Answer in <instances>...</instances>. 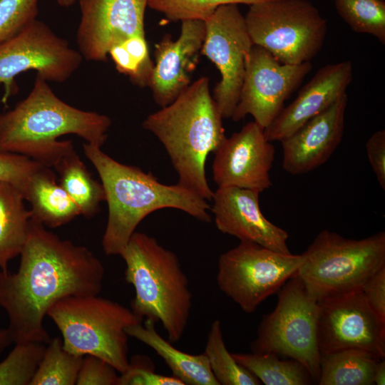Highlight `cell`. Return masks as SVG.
<instances>
[{
  "label": "cell",
  "mask_w": 385,
  "mask_h": 385,
  "mask_svg": "<svg viewBox=\"0 0 385 385\" xmlns=\"http://www.w3.org/2000/svg\"><path fill=\"white\" fill-rule=\"evenodd\" d=\"M235 361L265 385L314 383L308 370L294 359L282 360L274 353H232Z\"/></svg>",
  "instance_id": "cell-26"
},
{
  "label": "cell",
  "mask_w": 385,
  "mask_h": 385,
  "mask_svg": "<svg viewBox=\"0 0 385 385\" xmlns=\"http://www.w3.org/2000/svg\"><path fill=\"white\" fill-rule=\"evenodd\" d=\"M205 23L201 53L216 66L220 73V81L212 96L222 118H231L239 101L246 62L253 43L238 4L219 6Z\"/></svg>",
  "instance_id": "cell-12"
},
{
  "label": "cell",
  "mask_w": 385,
  "mask_h": 385,
  "mask_svg": "<svg viewBox=\"0 0 385 385\" xmlns=\"http://www.w3.org/2000/svg\"><path fill=\"white\" fill-rule=\"evenodd\" d=\"M14 344L0 362V385H30L42 359L46 344L23 342Z\"/></svg>",
  "instance_id": "cell-31"
},
{
  "label": "cell",
  "mask_w": 385,
  "mask_h": 385,
  "mask_svg": "<svg viewBox=\"0 0 385 385\" xmlns=\"http://www.w3.org/2000/svg\"><path fill=\"white\" fill-rule=\"evenodd\" d=\"M303 255L278 252L251 242H240L218 260L220 289L246 313H252L294 276Z\"/></svg>",
  "instance_id": "cell-10"
},
{
  "label": "cell",
  "mask_w": 385,
  "mask_h": 385,
  "mask_svg": "<svg viewBox=\"0 0 385 385\" xmlns=\"http://www.w3.org/2000/svg\"><path fill=\"white\" fill-rule=\"evenodd\" d=\"M374 383L377 385L385 384V361L384 359H380L376 366Z\"/></svg>",
  "instance_id": "cell-39"
},
{
  "label": "cell",
  "mask_w": 385,
  "mask_h": 385,
  "mask_svg": "<svg viewBox=\"0 0 385 385\" xmlns=\"http://www.w3.org/2000/svg\"><path fill=\"white\" fill-rule=\"evenodd\" d=\"M274 0H148V7L160 12L171 21L207 19L225 4L248 6Z\"/></svg>",
  "instance_id": "cell-32"
},
{
  "label": "cell",
  "mask_w": 385,
  "mask_h": 385,
  "mask_svg": "<svg viewBox=\"0 0 385 385\" xmlns=\"http://www.w3.org/2000/svg\"><path fill=\"white\" fill-rule=\"evenodd\" d=\"M260 192L237 187H218L214 192L211 211L217 228L222 233L272 250L290 254L287 231L269 221L262 212Z\"/></svg>",
  "instance_id": "cell-17"
},
{
  "label": "cell",
  "mask_w": 385,
  "mask_h": 385,
  "mask_svg": "<svg viewBox=\"0 0 385 385\" xmlns=\"http://www.w3.org/2000/svg\"><path fill=\"white\" fill-rule=\"evenodd\" d=\"M319 303L294 274L278 291L274 309L262 318L252 352L274 353L300 362L315 382L320 374L317 342Z\"/></svg>",
  "instance_id": "cell-9"
},
{
  "label": "cell",
  "mask_w": 385,
  "mask_h": 385,
  "mask_svg": "<svg viewBox=\"0 0 385 385\" xmlns=\"http://www.w3.org/2000/svg\"><path fill=\"white\" fill-rule=\"evenodd\" d=\"M118 371L108 362L93 355L83 357L77 385H118Z\"/></svg>",
  "instance_id": "cell-36"
},
{
  "label": "cell",
  "mask_w": 385,
  "mask_h": 385,
  "mask_svg": "<svg viewBox=\"0 0 385 385\" xmlns=\"http://www.w3.org/2000/svg\"><path fill=\"white\" fill-rule=\"evenodd\" d=\"M76 1L77 0H57L58 4L63 7H68Z\"/></svg>",
  "instance_id": "cell-41"
},
{
  "label": "cell",
  "mask_w": 385,
  "mask_h": 385,
  "mask_svg": "<svg viewBox=\"0 0 385 385\" xmlns=\"http://www.w3.org/2000/svg\"><path fill=\"white\" fill-rule=\"evenodd\" d=\"M361 291L372 309L385 321V266L366 279Z\"/></svg>",
  "instance_id": "cell-37"
},
{
  "label": "cell",
  "mask_w": 385,
  "mask_h": 385,
  "mask_svg": "<svg viewBox=\"0 0 385 385\" xmlns=\"http://www.w3.org/2000/svg\"><path fill=\"white\" fill-rule=\"evenodd\" d=\"M380 359L361 349L320 354L319 385H372Z\"/></svg>",
  "instance_id": "cell-25"
},
{
  "label": "cell",
  "mask_w": 385,
  "mask_h": 385,
  "mask_svg": "<svg viewBox=\"0 0 385 385\" xmlns=\"http://www.w3.org/2000/svg\"><path fill=\"white\" fill-rule=\"evenodd\" d=\"M11 343H14L11 335L6 328L0 329V354L8 347Z\"/></svg>",
  "instance_id": "cell-40"
},
{
  "label": "cell",
  "mask_w": 385,
  "mask_h": 385,
  "mask_svg": "<svg viewBox=\"0 0 385 385\" xmlns=\"http://www.w3.org/2000/svg\"><path fill=\"white\" fill-rule=\"evenodd\" d=\"M352 79L353 65L350 61L322 66L299 90L296 98L284 107L264 130L267 139L270 142L281 141L290 135L346 93Z\"/></svg>",
  "instance_id": "cell-20"
},
{
  "label": "cell",
  "mask_w": 385,
  "mask_h": 385,
  "mask_svg": "<svg viewBox=\"0 0 385 385\" xmlns=\"http://www.w3.org/2000/svg\"><path fill=\"white\" fill-rule=\"evenodd\" d=\"M249 6L245 19L253 45L281 63L311 62L322 49L327 20L309 0H274Z\"/></svg>",
  "instance_id": "cell-8"
},
{
  "label": "cell",
  "mask_w": 385,
  "mask_h": 385,
  "mask_svg": "<svg viewBox=\"0 0 385 385\" xmlns=\"http://www.w3.org/2000/svg\"><path fill=\"white\" fill-rule=\"evenodd\" d=\"M334 6L353 31L372 35L385 43L384 0H334Z\"/></svg>",
  "instance_id": "cell-30"
},
{
  "label": "cell",
  "mask_w": 385,
  "mask_h": 385,
  "mask_svg": "<svg viewBox=\"0 0 385 385\" xmlns=\"http://www.w3.org/2000/svg\"><path fill=\"white\" fill-rule=\"evenodd\" d=\"M83 149L99 175L108 202L102 238L106 255H119L140 222L158 210L178 209L200 221H211V207L192 190L178 183H161L152 174L114 160L98 145L84 143Z\"/></svg>",
  "instance_id": "cell-3"
},
{
  "label": "cell",
  "mask_w": 385,
  "mask_h": 385,
  "mask_svg": "<svg viewBox=\"0 0 385 385\" xmlns=\"http://www.w3.org/2000/svg\"><path fill=\"white\" fill-rule=\"evenodd\" d=\"M320 354L356 349L385 357V321L367 303L361 289L318 302Z\"/></svg>",
  "instance_id": "cell-14"
},
{
  "label": "cell",
  "mask_w": 385,
  "mask_h": 385,
  "mask_svg": "<svg viewBox=\"0 0 385 385\" xmlns=\"http://www.w3.org/2000/svg\"><path fill=\"white\" fill-rule=\"evenodd\" d=\"M81 19L76 32L83 58L106 61L110 49L135 36H145L148 0H77Z\"/></svg>",
  "instance_id": "cell-15"
},
{
  "label": "cell",
  "mask_w": 385,
  "mask_h": 385,
  "mask_svg": "<svg viewBox=\"0 0 385 385\" xmlns=\"http://www.w3.org/2000/svg\"><path fill=\"white\" fill-rule=\"evenodd\" d=\"M111 123L106 115L63 101L48 81L36 74L28 96L14 108L0 113V151L23 155L51 168L74 148L71 140L58 138L74 134L101 147Z\"/></svg>",
  "instance_id": "cell-2"
},
{
  "label": "cell",
  "mask_w": 385,
  "mask_h": 385,
  "mask_svg": "<svg viewBox=\"0 0 385 385\" xmlns=\"http://www.w3.org/2000/svg\"><path fill=\"white\" fill-rule=\"evenodd\" d=\"M38 0H0V45L37 19Z\"/></svg>",
  "instance_id": "cell-33"
},
{
  "label": "cell",
  "mask_w": 385,
  "mask_h": 385,
  "mask_svg": "<svg viewBox=\"0 0 385 385\" xmlns=\"http://www.w3.org/2000/svg\"><path fill=\"white\" fill-rule=\"evenodd\" d=\"M22 192L12 184L0 181V270L19 256L28 237L31 214Z\"/></svg>",
  "instance_id": "cell-23"
},
{
  "label": "cell",
  "mask_w": 385,
  "mask_h": 385,
  "mask_svg": "<svg viewBox=\"0 0 385 385\" xmlns=\"http://www.w3.org/2000/svg\"><path fill=\"white\" fill-rule=\"evenodd\" d=\"M118 385H184L177 377L155 372L150 358L135 355L129 359L126 369L119 375Z\"/></svg>",
  "instance_id": "cell-35"
},
{
  "label": "cell",
  "mask_w": 385,
  "mask_h": 385,
  "mask_svg": "<svg viewBox=\"0 0 385 385\" xmlns=\"http://www.w3.org/2000/svg\"><path fill=\"white\" fill-rule=\"evenodd\" d=\"M116 70L140 88L148 87L154 63L145 36L130 37L113 46L108 52Z\"/></svg>",
  "instance_id": "cell-29"
},
{
  "label": "cell",
  "mask_w": 385,
  "mask_h": 385,
  "mask_svg": "<svg viewBox=\"0 0 385 385\" xmlns=\"http://www.w3.org/2000/svg\"><path fill=\"white\" fill-rule=\"evenodd\" d=\"M119 255L125 263V279L135 290L131 309L142 319L160 322L172 344L180 341L192 294L177 255L135 231Z\"/></svg>",
  "instance_id": "cell-5"
},
{
  "label": "cell",
  "mask_w": 385,
  "mask_h": 385,
  "mask_svg": "<svg viewBox=\"0 0 385 385\" xmlns=\"http://www.w3.org/2000/svg\"><path fill=\"white\" fill-rule=\"evenodd\" d=\"M83 57L68 42L37 19L0 45L2 103L15 93L16 77L34 70L47 81L63 83L78 69Z\"/></svg>",
  "instance_id": "cell-11"
},
{
  "label": "cell",
  "mask_w": 385,
  "mask_h": 385,
  "mask_svg": "<svg viewBox=\"0 0 385 385\" xmlns=\"http://www.w3.org/2000/svg\"><path fill=\"white\" fill-rule=\"evenodd\" d=\"M222 118L210 93L209 78L202 76L142 124L163 145L178 175V184L206 200H212L214 192L207 183L205 163L209 153L227 138Z\"/></svg>",
  "instance_id": "cell-4"
},
{
  "label": "cell",
  "mask_w": 385,
  "mask_h": 385,
  "mask_svg": "<svg viewBox=\"0 0 385 385\" xmlns=\"http://www.w3.org/2000/svg\"><path fill=\"white\" fill-rule=\"evenodd\" d=\"M47 316L59 329L65 349L101 358L119 374L129 361L126 328L143 321L131 308L98 294L63 298Z\"/></svg>",
  "instance_id": "cell-6"
},
{
  "label": "cell",
  "mask_w": 385,
  "mask_h": 385,
  "mask_svg": "<svg viewBox=\"0 0 385 385\" xmlns=\"http://www.w3.org/2000/svg\"><path fill=\"white\" fill-rule=\"evenodd\" d=\"M60 175L59 184L78 206L81 215L93 217L106 200L101 182L95 180L73 148L53 167Z\"/></svg>",
  "instance_id": "cell-24"
},
{
  "label": "cell",
  "mask_w": 385,
  "mask_h": 385,
  "mask_svg": "<svg viewBox=\"0 0 385 385\" xmlns=\"http://www.w3.org/2000/svg\"><path fill=\"white\" fill-rule=\"evenodd\" d=\"M83 357L65 349L61 338L51 339L30 385L76 384Z\"/></svg>",
  "instance_id": "cell-28"
},
{
  "label": "cell",
  "mask_w": 385,
  "mask_h": 385,
  "mask_svg": "<svg viewBox=\"0 0 385 385\" xmlns=\"http://www.w3.org/2000/svg\"><path fill=\"white\" fill-rule=\"evenodd\" d=\"M370 165L379 185L385 190V130L374 132L366 143Z\"/></svg>",
  "instance_id": "cell-38"
},
{
  "label": "cell",
  "mask_w": 385,
  "mask_h": 385,
  "mask_svg": "<svg viewBox=\"0 0 385 385\" xmlns=\"http://www.w3.org/2000/svg\"><path fill=\"white\" fill-rule=\"evenodd\" d=\"M180 34L173 41L165 35L155 45V63L149 88L155 102L164 107L173 101L190 83L205 34L201 20L182 21Z\"/></svg>",
  "instance_id": "cell-18"
},
{
  "label": "cell",
  "mask_w": 385,
  "mask_h": 385,
  "mask_svg": "<svg viewBox=\"0 0 385 385\" xmlns=\"http://www.w3.org/2000/svg\"><path fill=\"white\" fill-rule=\"evenodd\" d=\"M297 275L317 302L359 290L385 266V232L360 240L324 230L302 254Z\"/></svg>",
  "instance_id": "cell-7"
},
{
  "label": "cell",
  "mask_w": 385,
  "mask_h": 385,
  "mask_svg": "<svg viewBox=\"0 0 385 385\" xmlns=\"http://www.w3.org/2000/svg\"><path fill=\"white\" fill-rule=\"evenodd\" d=\"M255 121L226 138L214 153L212 177L218 187L262 192L272 185L270 172L275 148Z\"/></svg>",
  "instance_id": "cell-16"
},
{
  "label": "cell",
  "mask_w": 385,
  "mask_h": 385,
  "mask_svg": "<svg viewBox=\"0 0 385 385\" xmlns=\"http://www.w3.org/2000/svg\"><path fill=\"white\" fill-rule=\"evenodd\" d=\"M31 218L46 227L56 228L81 215L80 210L49 167L43 165L31 178L24 194Z\"/></svg>",
  "instance_id": "cell-22"
},
{
  "label": "cell",
  "mask_w": 385,
  "mask_h": 385,
  "mask_svg": "<svg viewBox=\"0 0 385 385\" xmlns=\"http://www.w3.org/2000/svg\"><path fill=\"white\" fill-rule=\"evenodd\" d=\"M155 324L146 319L144 324L140 322L128 327L126 332L153 349L184 385H220L204 353L190 354L176 349L158 333Z\"/></svg>",
  "instance_id": "cell-21"
},
{
  "label": "cell",
  "mask_w": 385,
  "mask_h": 385,
  "mask_svg": "<svg viewBox=\"0 0 385 385\" xmlns=\"http://www.w3.org/2000/svg\"><path fill=\"white\" fill-rule=\"evenodd\" d=\"M312 64L282 63L265 48L253 45L248 55L240 98L231 118L239 121L251 115L265 129L297 89Z\"/></svg>",
  "instance_id": "cell-13"
},
{
  "label": "cell",
  "mask_w": 385,
  "mask_h": 385,
  "mask_svg": "<svg viewBox=\"0 0 385 385\" xmlns=\"http://www.w3.org/2000/svg\"><path fill=\"white\" fill-rule=\"evenodd\" d=\"M210 369L220 385H259L262 383L238 364L226 348L221 322L211 324L204 351Z\"/></svg>",
  "instance_id": "cell-27"
},
{
  "label": "cell",
  "mask_w": 385,
  "mask_h": 385,
  "mask_svg": "<svg viewBox=\"0 0 385 385\" xmlns=\"http://www.w3.org/2000/svg\"><path fill=\"white\" fill-rule=\"evenodd\" d=\"M348 96L344 93L309 119L282 143L283 169L292 175L307 173L326 163L340 144Z\"/></svg>",
  "instance_id": "cell-19"
},
{
  "label": "cell",
  "mask_w": 385,
  "mask_h": 385,
  "mask_svg": "<svg viewBox=\"0 0 385 385\" xmlns=\"http://www.w3.org/2000/svg\"><path fill=\"white\" fill-rule=\"evenodd\" d=\"M16 272L0 270V307L14 343L51 339L43 321L70 296L99 294L105 270L86 247L77 245L31 219Z\"/></svg>",
  "instance_id": "cell-1"
},
{
  "label": "cell",
  "mask_w": 385,
  "mask_h": 385,
  "mask_svg": "<svg viewBox=\"0 0 385 385\" xmlns=\"http://www.w3.org/2000/svg\"><path fill=\"white\" fill-rule=\"evenodd\" d=\"M43 165L27 156L0 151V181L12 184L24 197L31 178Z\"/></svg>",
  "instance_id": "cell-34"
}]
</instances>
